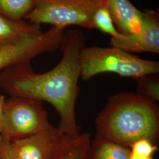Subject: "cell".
<instances>
[{
  "label": "cell",
  "instance_id": "1",
  "mask_svg": "<svg viewBox=\"0 0 159 159\" xmlns=\"http://www.w3.org/2000/svg\"><path fill=\"white\" fill-rule=\"evenodd\" d=\"M85 37L80 30L65 31L59 49L62 56L48 71L35 73L30 63L0 71V87L11 96L25 97L50 103L60 117L58 129L74 138L81 134L75 117V103L79 93L80 53Z\"/></svg>",
  "mask_w": 159,
  "mask_h": 159
},
{
  "label": "cell",
  "instance_id": "2",
  "mask_svg": "<svg viewBox=\"0 0 159 159\" xmlns=\"http://www.w3.org/2000/svg\"><path fill=\"white\" fill-rule=\"evenodd\" d=\"M95 138L130 148L142 139L156 144L159 137V108L157 102L137 93L113 95L98 114Z\"/></svg>",
  "mask_w": 159,
  "mask_h": 159
},
{
  "label": "cell",
  "instance_id": "3",
  "mask_svg": "<svg viewBox=\"0 0 159 159\" xmlns=\"http://www.w3.org/2000/svg\"><path fill=\"white\" fill-rule=\"evenodd\" d=\"M80 79L85 81L104 73L137 79L159 72V61L142 59L111 46H84L80 53Z\"/></svg>",
  "mask_w": 159,
  "mask_h": 159
},
{
  "label": "cell",
  "instance_id": "4",
  "mask_svg": "<svg viewBox=\"0 0 159 159\" xmlns=\"http://www.w3.org/2000/svg\"><path fill=\"white\" fill-rule=\"evenodd\" d=\"M51 125L42 102L12 96L6 100L0 135L13 142L37 134Z\"/></svg>",
  "mask_w": 159,
  "mask_h": 159
},
{
  "label": "cell",
  "instance_id": "5",
  "mask_svg": "<svg viewBox=\"0 0 159 159\" xmlns=\"http://www.w3.org/2000/svg\"><path fill=\"white\" fill-rule=\"evenodd\" d=\"M104 0H35L33 11L25 21L52 27L75 25L91 30L93 17Z\"/></svg>",
  "mask_w": 159,
  "mask_h": 159
},
{
  "label": "cell",
  "instance_id": "6",
  "mask_svg": "<svg viewBox=\"0 0 159 159\" xmlns=\"http://www.w3.org/2000/svg\"><path fill=\"white\" fill-rule=\"evenodd\" d=\"M70 138L52 125L37 134L13 142L0 135V159H55Z\"/></svg>",
  "mask_w": 159,
  "mask_h": 159
},
{
  "label": "cell",
  "instance_id": "7",
  "mask_svg": "<svg viewBox=\"0 0 159 159\" xmlns=\"http://www.w3.org/2000/svg\"><path fill=\"white\" fill-rule=\"evenodd\" d=\"M65 27H52L46 32L29 35L0 48V71L15 66L30 63L35 57L59 49Z\"/></svg>",
  "mask_w": 159,
  "mask_h": 159
},
{
  "label": "cell",
  "instance_id": "8",
  "mask_svg": "<svg viewBox=\"0 0 159 159\" xmlns=\"http://www.w3.org/2000/svg\"><path fill=\"white\" fill-rule=\"evenodd\" d=\"M143 25L137 34H119L110 39V46L128 52L159 53V9H146L143 11Z\"/></svg>",
  "mask_w": 159,
  "mask_h": 159
},
{
  "label": "cell",
  "instance_id": "9",
  "mask_svg": "<svg viewBox=\"0 0 159 159\" xmlns=\"http://www.w3.org/2000/svg\"><path fill=\"white\" fill-rule=\"evenodd\" d=\"M119 33L129 35L139 33L143 25V13L130 0H104Z\"/></svg>",
  "mask_w": 159,
  "mask_h": 159
},
{
  "label": "cell",
  "instance_id": "10",
  "mask_svg": "<svg viewBox=\"0 0 159 159\" xmlns=\"http://www.w3.org/2000/svg\"><path fill=\"white\" fill-rule=\"evenodd\" d=\"M42 32L41 25L27 21H12L0 14V48Z\"/></svg>",
  "mask_w": 159,
  "mask_h": 159
},
{
  "label": "cell",
  "instance_id": "11",
  "mask_svg": "<svg viewBox=\"0 0 159 159\" xmlns=\"http://www.w3.org/2000/svg\"><path fill=\"white\" fill-rule=\"evenodd\" d=\"M130 148L107 140H91L89 159H130Z\"/></svg>",
  "mask_w": 159,
  "mask_h": 159
},
{
  "label": "cell",
  "instance_id": "12",
  "mask_svg": "<svg viewBox=\"0 0 159 159\" xmlns=\"http://www.w3.org/2000/svg\"><path fill=\"white\" fill-rule=\"evenodd\" d=\"M91 140V134L89 133L70 138L60 148L55 159H89Z\"/></svg>",
  "mask_w": 159,
  "mask_h": 159
},
{
  "label": "cell",
  "instance_id": "13",
  "mask_svg": "<svg viewBox=\"0 0 159 159\" xmlns=\"http://www.w3.org/2000/svg\"><path fill=\"white\" fill-rule=\"evenodd\" d=\"M35 0H0V14L15 21H25Z\"/></svg>",
  "mask_w": 159,
  "mask_h": 159
},
{
  "label": "cell",
  "instance_id": "14",
  "mask_svg": "<svg viewBox=\"0 0 159 159\" xmlns=\"http://www.w3.org/2000/svg\"><path fill=\"white\" fill-rule=\"evenodd\" d=\"M92 23L93 29H97L104 34L110 35L111 38L116 37L120 34L104 3L95 12L93 17Z\"/></svg>",
  "mask_w": 159,
  "mask_h": 159
},
{
  "label": "cell",
  "instance_id": "15",
  "mask_svg": "<svg viewBox=\"0 0 159 159\" xmlns=\"http://www.w3.org/2000/svg\"><path fill=\"white\" fill-rule=\"evenodd\" d=\"M155 75H148L136 79V93L157 102L159 101V80Z\"/></svg>",
  "mask_w": 159,
  "mask_h": 159
},
{
  "label": "cell",
  "instance_id": "16",
  "mask_svg": "<svg viewBox=\"0 0 159 159\" xmlns=\"http://www.w3.org/2000/svg\"><path fill=\"white\" fill-rule=\"evenodd\" d=\"M130 148L131 154L153 157L154 153L157 150V146L156 144L148 139H142L133 143Z\"/></svg>",
  "mask_w": 159,
  "mask_h": 159
},
{
  "label": "cell",
  "instance_id": "17",
  "mask_svg": "<svg viewBox=\"0 0 159 159\" xmlns=\"http://www.w3.org/2000/svg\"><path fill=\"white\" fill-rule=\"evenodd\" d=\"M5 102H6L5 97L2 95H0V127H1V123L2 113H3L4 108L5 106Z\"/></svg>",
  "mask_w": 159,
  "mask_h": 159
},
{
  "label": "cell",
  "instance_id": "18",
  "mask_svg": "<svg viewBox=\"0 0 159 159\" xmlns=\"http://www.w3.org/2000/svg\"><path fill=\"white\" fill-rule=\"evenodd\" d=\"M130 159H153V157L151 156H139L130 153Z\"/></svg>",
  "mask_w": 159,
  "mask_h": 159
}]
</instances>
